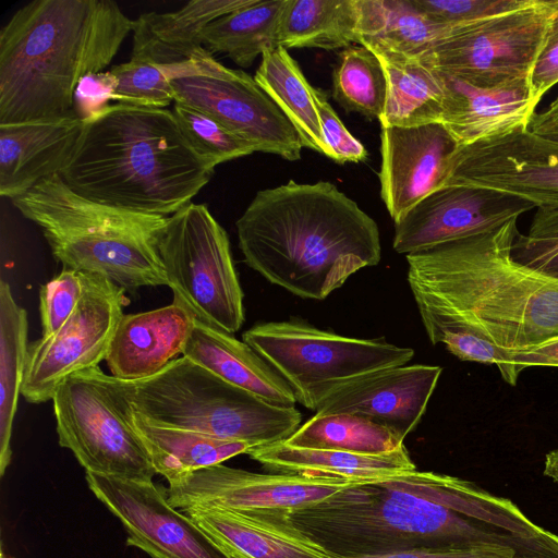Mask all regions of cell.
Here are the masks:
<instances>
[{"mask_svg": "<svg viewBox=\"0 0 558 558\" xmlns=\"http://www.w3.org/2000/svg\"><path fill=\"white\" fill-rule=\"evenodd\" d=\"M529 131L544 141L558 145V95L544 110L533 116Z\"/></svg>", "mask_w": 558, "mask_h": 558, "instance_id": "obj_46", "label": "cell"}, {"mask_svg": "<svg viewBox=\"0 0 558 558\" xmlns=\"http://www.w3.org/2000/svg\"><path fill=\"white\" fill-rule=\"evenodd\" d=\"M519 554L530 553L509 544L484 543L465 547L413 549L352 558H515Z\"/></svg>", "mask_w": 558, "mask_h": 558, "instance_id": "obj_44", "label": "cell"}, {"mask_svg": "<svg viewBox=\"0 0 558 558\" xmlns=\"http://www.w3.org/2000/svg\"><path fill=\"white\" fill-rule=\"evenodd\" d=\"M512 256L558 278V211L536 209L526 233L517 234Z\"/></svg>", "mask_w": 558, "mask_h": 558, "instance_id": "obj_39", "label": "cell"}, {"mask_svg": "<svg viewBox=\"0 0 558 558\" xmlns=\"http://www.w3.org/2000/svg\"><path fill=\"white\" fill-rule=\"evenodd\" d=\"M185 513L228 558H332L288 513L192 507Z\"/></svg>", "mask_w": 558, "mask_h": 558, "instance_id": "obj_20", "label": "cell"}, {"mask_svg": "<svg viewBox=\"0 0 558 558\" xmlns=\"http://www.w3.org/2000/svg\"><path fill=\"white\" fill-rule=\"evenodd\" d=\"M534 208L518 197L490 190L441 187L395 222L392 245L397 253L409 255L493 231Z\"/></svg>", "mask_w": 558, "mask_h": 558, "instance_id": "obj_17", "label": "cell"}, {"mask_svg": "<svg viewBox=\"0 0 558 558\" xmlns=\"http://www.w3.org/2000/svg\"><path fill=\"white\" fill-rule=\"evenodd\" d=\"M11 202L38 226L63 268L101 275L130 292L167 286L158 246L168 217L93 202L59 174Z\"/></svg>", "mask_w": 558, "mask_h": 558, "instance_id": "obj_6", "label": "cell"}, {"mask_svg": "<svg viewBox=\"0 0 558 558\" xmlns=\"http://www.w3.org/2000/svg\"><path fill=\"white\" fill-rule=\"evenodd\" d=\"M254 80L294 126L303 147L329 158L330 153L324 140L314 98V87L288 50L281 46L265 50Z\"/></svg>", "mask_w": 558, "mask_h": 558, "instance_id": "obj_30", "label": "cell"}, {"mask_svg": "<svg viewBox=\"0 0 558 558\" xmlns=\"http://www.w3.org/2000/svg\"><path fill=\"white\" fill-rule=\"evenodd\" d=\"M84 121L65 118L0 125V195L19 197L59 174L71 157Z\"/></svg>", "mask_w": 558, "mask_h": 558, "instance_id": "obj_23", "label": "cell"}, {"mask_svg": "<svg viewBox=\"0 0 558 558\" xmlns=\"http://www.w3.org/2000/svg\"><path fill=\"white\" fill-rule=\"evenodd\" d=\"M558 83V9L551 21L545 45L529 80L533 107Z\"/></svg>", "mask_w": 558, "mask_h": 558, "instance_id": "obj_45", "label": "cell"}, {"mask_svg": "<svg viewBox=\"0 0 558 558\" xmlns=\"http://www.w3.org/2000/svg\"><path fill=\"white\" fill-rule=\"evenodd\" d=\"M387 78L378 57L362 45L344 48L332 71V97L347 112L380 119Z\"/></svg>", "mask_w": 558, "mask_h": 558, "instance_id": "obj_35", "label": "cell"}, {"mask_svg": "<svg viewBox=\"0 0 558 558\" xmlns=\"http://www.w3.org/2000/svg\"><path fill=\"white\" fill-rule=\"evenodd\" d=\"M515 558H558V557H545L530 554H519Z\"/></svg>", "mask_w": 558, "mask_h": 558, "instance_id": "obj_48", "label": "cell"}, {"mask_svg": "<svg viewBox=\"0 0 558 558\" xmlns=\"http://www.w3.org/2000/svg\"><path fill=\"white\" fill-rule=\"evenodd\" d=\"M367 482L329 476L257 473L222 463L168 481V500L177 509L229 508L289 513Z\"/></svg>", "mask_w": 558, "mask_h": 558, "instance_id": "obj_15", "label": "cell"}, {"mask_svg": "<svg viewBox=\"0 0 558 558\" xmlns=\"http://www.w3.org/2000/svg\"><path fill=\"white\" fill-rule=\"evenodd\" d=\"M314 98L329 158L338 163L364 161L368 156L366 148L344 126L325 90L314 87Z\"/></svg>", "mask_w": 558, "mask_h": 558, "instance_id": "obj_42", "label": "cell"}, {"mask_svg": "<svg viewBox=\"0 0 558 558\" xmlns=\"http://www.w3.org/2000/svg\"><path fill=\"white\" fill-rule=\"evenodd\" d=\"M442 368L400 365L359 377L329 395L316 414H353L384 425L401 437L416 428Z\"/></svg>", "mask_w": 558, "mask_h": 558, "instance_id": "obj_19", "label": "cell"}, {"mask_svg": "<svg viewBox=\"0 0 558 558\" xmlns=\"http://www.w3.org/2000/svg\"><path fill=\"white\" fill-rule=\"evenodd\" d=\"M357 44L418 59L458 25L434 22L411 0H355Z\"/></svg>", "mask_w": 558, "mask_h": 558, "instance_id": "obj_29", "label": "cell"}, {"mask_svg": "<svg viewBox=\"0 0 558 558\" xmlns=\"http://www.w3.org/2000/svg\"><path fill=\"white\" fill-rule=\"evenodd\" d=\"M1 558H13V557H7V556H4V554L2 553V554H1Z\"/></svg>", "mask_w": 558, "mask_h": 558, "instance_id": "obj_49", "label": "cell"}, {"mask_svg": "<svg viewBox=\"0 0 558 558\" xmlns=\"http://www.w3.org/2000/svg\"><path fill=\"white\" fill-rule=\"evenodd\" d=\"M543 473L546 477L558 483V447L546 454Z\"/></svg>", "mask_w": 558, "mask_h": 558, "instance_id": "obj_47", "label": "cell"}, {"mask_svg": "<svg viewBox=\"0 0 558 558\" xmlns=\"http://www.w3.org/2000/svg\"><path fill=\"white\" fill-rule=\"evenodd\" d=\"M246 454L274 473L377 482L416 470L405 446L392 452L365 454L295 447L284 440L252 448Z\"/></svg>", "mask_w": 558, "mask_h": 558, "instance_id": "obj_26", "label": "cell"}, {"mask_svg": "<svg viewBox=\"0 0 558 558\" xmlns=\"http://www.w3.org/2000/svg\"><path fill=\"white\" fill-rule=\"evenodd\" d=\"M243 341L288 383L296 402L315 412L341 386L414 356L384 338L345 337L294 319L254 325Z\"/></svg>", "mask_w": 558, "mask_h": 558, "instance_id": "obj_8", "label": "cell"}, {"mask_svg": "<svg viewBox=\"0 0 558 558\" xmlns=\"http://www.w3.org/2000/svg\"><path fill=\"white\" fill-rule=\"evenodd\" d=\"M380 195L398 222L442 187L456 143L441 123L381 128Z\"/></svg>", "mask_w": 558, "mask_h": 558, "instance_id": "obj_18", "label": "cell"}, {"mask_svg": "<svg viewBox=\"0 0 558 558\" xmlns=\"http://www.w3.org/2000/svg\"><path fill=\"white\" fill-rule=\"evenodd\" d=\"M83 274V294L54 333L28 344L22 396L29 403L52 400L70 376L98 367L128 302L125 290L98 274Z\"/></svg>", "mask_w": 558, "mask_h": 558, "instance_id": "obj_13", "label": "cell"}, {"mask_svg": "<svg viewBox=\"0 0 558 558\" xmlns=\"http://www.w3.org/2000/svg\"><path fill=\"white\" fill-rule=\"evenodd\" d=\"M368 49L380 60L387 78L386 104L379 119L381 128L440 123L445 100L440 73L420 59L380 48Z\"/></svg>", "mask_w": 558, "mask_h": 558, "instance_id": "obj_28", "label": "cell"}, {"mask_svg": "<svg viewBox=\"0 0 558 558\" xmlns=\"http://www.w3.org/2000/svg\"><path fill=\"white\" fill-rule=\"evenodd\" d=\"M439 73L445 88L440 123L457 147L529 130L536 109L527 83L481 88Z\"/></svg>", "mask_w": 558, "mask_h": 558, "instance_id": "obj_22", "label": "cell"}, {"mask_svg": "<svg viewBox=\"0 0 558 558\" xmlns=\"http://www.w3.org/2000/svg\"><path fill=\"white\" fill-rule=\"evenodd\" d=\"M255 0H193L174 12H147L134 20L131 60L158 65L182 63L205 47L203 29Z\"/></svg>", "mask_w": 558, "mask_h": 558, "instance_id": "obj_25", "label": "cell"}, {"mask_svg": "<svg viewBox=\"0 0 558 558\" xmlns=\"http://www.w3.org/2000/svg\"><path fill=\"white\" fill-rule=\"evenodd\" d=\"M194 317L174 304L124 314L112 336L106 363L114 378L134 381L153 377L183 355Z\"/></svg>", "mask_w": 558, "mask_h": 558, "instance_id": "obj_21", "label": "cell"}, {"mask_svg": "<svg viewBox=\"0 0 558 558\" xmlns=\"http://www.w3.org/2000/svg\"><path fill=\"white\" fill-rule=\"evenodd\" d=\"M104 375L94 367L58 387L52 398L58 442L86 473L153 481L157 473L149 454Z\"/></svg>", "mask_w": 558, "mask_h": 558, "instance_id": "obj_11", "label": "cell"}, {"mask_svg": "<svg viewBox=\"0 0 558 558\" xmlns=\"http://www.w3.org/2000/svg\"><path fill=\"white\" fill-rule=\"evenodd\" d=\"M214 171L172 110L117 102L84 121L59 175L93 202L169 217L192 202Z\"/></svg>", "mask_w": 558, "mask_h": 558, "instance_id": "obj_4", "label": "cell"}, {"mask_svg": "<svg viewBox=\"0 0 558 558\" xmlns=\"http://www.w3.org/2000/svg\"><path fill=\"white\" fill-rule=\"evenodd\" d=\"M83 289V274L65 268L41 286L39 291L41 337H48L62 327L75 311Z\"/></svg>", "mask_w": 558, "mask_h": 558, "instance_id": "obj_40", "label": "cell"}, {"mask_svg": "<svg viewBox=\"0 0 558 558\" xmlns=\"http://www.w3.org/2000/svg\"><path fill=\"white\" fill-rule=\"evenodd\" d=\"M158 250L174 304L220 331L242 327L243 291L230 241L205 204L191 202L169 216Z\"/></svg>", "mask_w": 558, "mask_h": 558, "instance_id": "obj_9", "label": "cell"}, {"mask_svg": "<svg viewBox=\"0 0 558 558\" xmlns=\"http://www.w3.org/2000/svg\"><path fill=\"white\" fill-rule=\"evenodd\" d=\"M468 186L518 197L558 211V145L522 130L457 147L442 187Z\"/></svg>", "mask_w": 558, "mask_h": 558, "instance_id": "obj_14", "label": "cell"}, {"mask_svg": "<svg viewBox=\"0 0 558 558\" xmlns=\"http://www.w3.org/2000/svg\"><path fill=\"white\" fill-rule=\"evenodd\" d=\"M170 69L174 101L210 116L255 151L301 158L300 135L254 77L225 66L206 48Z\"/></svg>", "mask_w": 558, "mask_h": 558, "instance_id": "obj_12", "label": "cell"}, {"mask_svg": "<svg viewBox=\"0 0 558 558\" xmlns=\"http://www.w3.org/2000/svg\"><path fill=\"white\" fill-rule=\"evenodd\" d=\"M355 0H287L278 46L344 49L357 44Z\"/></svg>", "mask_w": 558, "mask_h": 558, "instance_id": "obj_31", "label": "cell"}, {"mask_svg": "<svg viewBox=\"0 0 558 558\" xmlns=\"http://www.w3.org/2000/svg\"><path fill=\"white\" fill-rule=\"evenodd\" d=\"M222 380L271 404L294 407L288 383L252 347L195 320L183 355Z\"/></svg>", "mask_w": 558, "mask_h": 558, "instance_id": "obj_24", "label": "cell"}, {"mask_svg": "<svg viewBox=\"0 0 558 558\" xmlns=\"http://www.w3.org/2000/svg\"><path fill=\"white\" fill-rule=\"evenodd\" d=\"M111 0H34L0 31V125L75 117L73 94L133 31Z\"/></svg>", "mask_w": 558, "mask_h": 558, "instance_id": "obj_3", "label": "cell"}, {"mask_svg": "<svg viewBox=\"0 0 558 558\" xmlns=\"http://www.w3.org/2000/svg\"><path fill=\"white\" fill-rule=\"evenodd\" d=\"M558 9V0L458 25L420 61L481 88L527 83Z\"/></svg>", "mask_w": 558, "mask_h": 558, "instance_id": "obj_10", "label": "cell"}, {"mask_svg": "<svg viewBox=\"0 0 558 558\" xmlns=\"http://www.w3.org/2000/svg\"><path fill=\"white\" fill-rule=\"evenodd\" d=\"M235 227L245 264L303 299H326L381 256L375 220L328 181L260 190Z\"/></svg>", "mask_w": 558, "mask_h": 558, "instance_id": "obj_2", "label": "cell"}, {"mask_svg": "<svg viewBox=\"0 0 558 558\" xmlns=\"http://www.w3.org/2000/svg\"><path fill=\"white\" fill-rule=\"evenodd\" d=\"M108 387L110 388L109 385ZM110 390L145 446L156 473L163 476L167 482L186 473L220 464L235 456L246 454L255 447L246 441L216 438L151 422L132 411L111 388Z\"/></svg>", "mask_w": 558, "mask_h": 558, "instance_id": "obj_27", "label": "cell"}, {"mask_svg": "<svg viewBox=\"0 0 558 558\" xmlns=\"http://www.w3.org/2000/svg\"><path fill=\"white\" fill-rule=\"evenodd\" d=\"M472 361L496 365L502 379L515 386L520 374L527 367H558V337L524 349L500 348L482 338L473 349Z\"/></svg>", "mask_w": 558, "mask_h": 558, "instance_id": "obj_38", "label": "cell"}, {"mask_svg": "<svg viewBox=\"0 0 558 558\" xmlns=\"http://www.w3.org/2000/svg\"><path fill=\"white\" fill-rule=\"evenodd\" d=\"M94 496L120 521L126 544L150 558H228L153 481L86 473Z\"/></svg>", "mask_w": 558, "mask_h": 558, "instance_id": "obj_16", "label": "cell"}, {"mask_svg": "<svg viewBox=\"0 0 558 558\" xmlns=\"http://www.w3.org/2000/svg\"><path fill=\"white\" fill-rule=\"evenodd\" d=\"M113 392L151 422L255 447L287 440L301 426L295 407L271 404L185 356L157 375L125 381L105 374Z\"/></svg>", "mask_w": 558, "mask_h": 558, "instance_id": "obj_7", "label": "cell"}, {"mask_svg": "<svg viewBox=\"0 0 558 558\" xmlns=\"http://www.w3.org/2000/svg\"><path fill=\"white\" fill-rule=\"evenodd\" d=\"M110 71L118 82L113 100L119 104L163 109L174 102L170 65L130 59Z\"/></svg>", "mask_w": 558, "mask_h": 558, "instance_id": "obj_37", "label": "cell"}, {"mask_svg": "<svg viewBox=\"0 0 558 558\" xmlns=\"http://www.w3.org/2000/svg\"><path fill=\"white\" fill-rule=\"evenodd\" d=\"M287 0H255L210 22L202 32L203 46L223 53L241 68L278 46V31Z\"/></svg>", "mask_w": 558, "mask_h": 558, "instance_id": "obj_32", "label": "cell"}, {"mask_svg": "<svg viewBox=\"0 0 558 558\" xmlns=\"http://www.w3.org/2000/svg\"><path fill=\"white\" fill-rule=\"evenodd\" d=\"M446 474L412 471L361 483L287 514L332 558L413 549L465 547L484 543L535 547L447 507Z\"/></svg>", "mask_w": 558, "mask_h": 558, "instance_id": "obj_5", "label": "cell"}, {"mask_svg": "<svg viewBox=\"0 0 558 558\" xmlns=\"http://www.w3.org/2000/svg\"><path fill=\"white\" fill-rule=\"evenodd\" d=\"M518 219L477 235L405 255L425 331L466 330L524 349L558 337V278L512 256Z\"/></svg>", "mask_w": 558, "mask_h": 558, "instance_id": "obj_1", "label": "cell"}, {"mask_svg": "<svg viewBox=\"0 0 558 558\" xmlns=\"http://www.w3.org/2000/svg\"><path fill=\"white\" fill-rule=\"evenodd\" d=\"M118 82L110 70L89 73L77 84L73 94V112L85 121L113 100Z\"/></svg>", "mask_w": 558, "mask_h": 558, "instance_id": "obj_43", "label": "cell"}, {"mask_svg": "<svg viewBox=\"0 0 558 558\" xmlns=\"http://www.w3.org/2000/svg\"><path fill=\"white\" fill-rule=\"evenodd\" d=\"M28 320L10 284L0 283V476L12 459L11 437L25 375Z\"/></svg>", "mask_w": 558, "mask_h": 558, "instance_id": "obj_33", "label": "cell"}, {"mask_svg": "<svg viewBox=\"0 0 558 558\" xmlns=\"http://www.w3.org/2000/svg\"><path fill=\"white\" fill-rule=\"evenodd\" d=\"M284 441L365 454L392 452L404 446V438L392 429L353 414H315Z\"/></svg>", "mask_w": 558, "mask_h": 558, "instance_id": "obj_34", "label": "cell"}, {"mask_svg": "<svg viewBox=\"0 0 558 558\" xmlns=\"http://www.w3.org/2000/svg\"><path fill=\"white\" fill-rule=\"evenodd\" d=\"M427 17L445 25H461L510 12L531 0H411Z\"/></svg>", "mask_w": 558, "mask_h": 558, "instance_id": "obj_41", "label": "cell"}, {"mask_svg": "<svg viewBox=\"0 0 558 558\" xmlns=\"http://www.w3.org/2000/svg\"><path fill=\"white\" fill-rule=\"evenodd\" d=\"M172 113L195 153L213 169L254 148L205 112L174 101Z\"/></svg>", "mask_w": 558, "mask_h": 558, "instance_id": "obj_36", "label": "cell"}]
</instances>
